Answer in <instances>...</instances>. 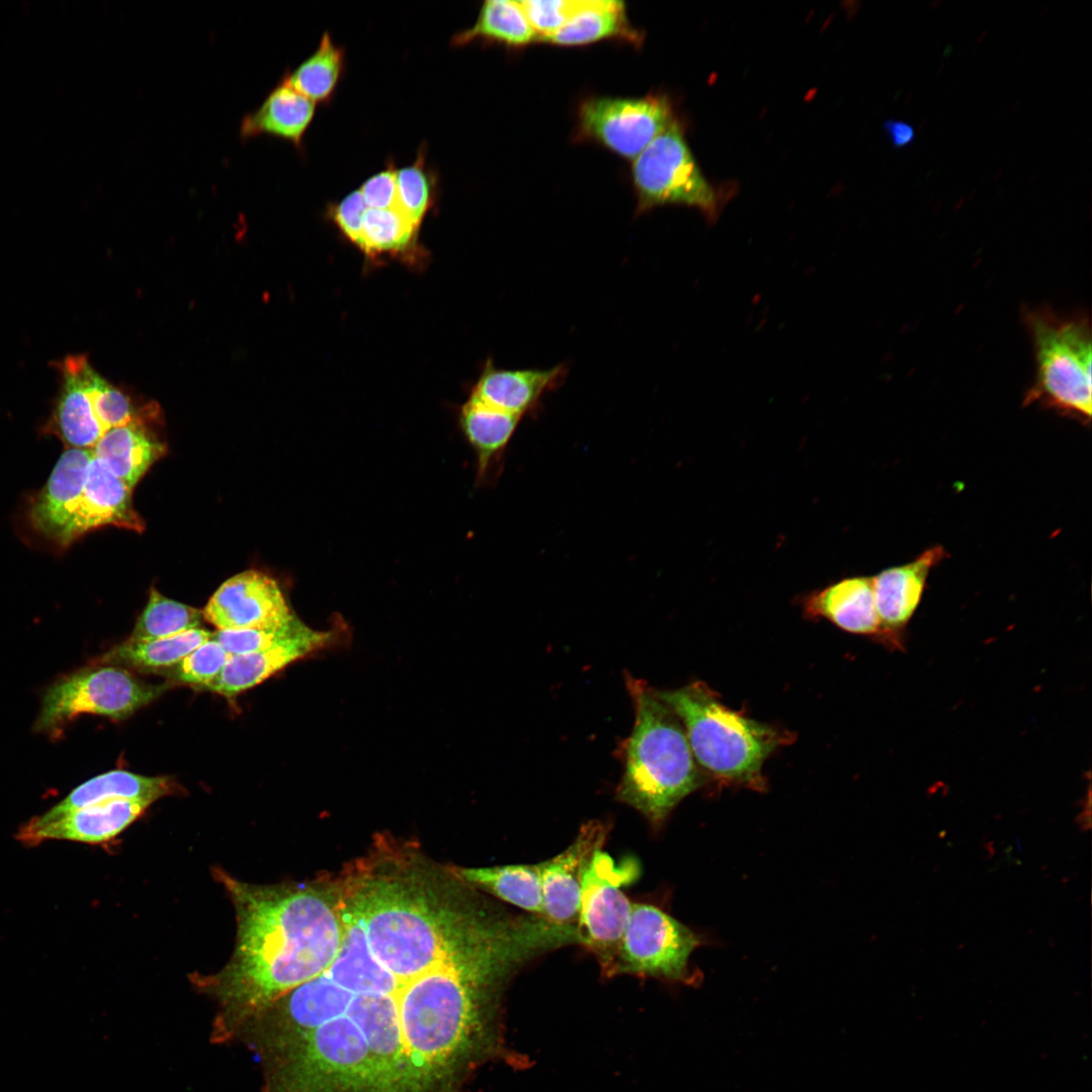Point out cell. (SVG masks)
Returning <instances> with one entry per match:
<instances>
[{
	"instance_id": "cell-9",
	"label": "cell",
	"mask_w": 1092,
	"mask_h": 1092,
	"mask_svg": "<svg viewBox=\"0 0 1092 1092\" xmlns=\"http://www.w3.org/2000/svg\"><path fill=\"white\" fill-rule=\"evenodd\" d=\"M675 120L669 98L589 97L577 109L575 142H594L627 160L636 159Z\"/></svg>"
},
{
	"instance_id": "cell-27",
	"label": "cell",
	"mask_w": 1092,
	"mask_h": 1092,
	"mask_svg": "<svg viewBox=\"0 0 1092 1092\" xmlns=\"http://www.w3.org/2000/svg\"><path fill=\"white\" fill-rule=\"evenodd\" d=\"M211 637V632L197 628L167 638L149 641L126 640L105 654L102 661L148 670L169 668Z\"/></svg>"
},
{
	"instance_id": "cell-36",
	"label": "cell",
	"mask_w": 1092,
	"mask_h": 1092,
	"mask_svg": "<svg viewBox=\"0 0 1092 1092\" xmlns=\"http://www.w3.org/2000/svg\"><path fill=\"white\" fill-rule=\"evenodd\" d=\"M367 206L358 190L345 196L331 209V215L340 231L357 246L359 245L364 214Z\"/></svg>"
},
{
	"instance_id": "cell-29",
	"label": "cell",
	"mask_w": 1092,
	"mask_h": 1092,
	"mask_svg": "<svg viewBox=\"0 0 1092 1092\" xmlns=\"http://www.w3.org/2000/svg\"><path fill=\"white\" fill-rule=\"evenodd\" d=\"M202 611L173 601L152 588L129 641H149L172 637L200 628Z\"/></svg>"
},
{
	"instance_id": "cell-7",
	"label": "cell",
	"mask_w": 1092,
	"mask_h": 1092,
	"mask_svg": "<svg viewBox=\"0 0 1092 1092\" xmlns=\"http://www.w3.org/2000/svg\"><path fill=\"white\" fill-rule=\"evenodd\" d=\"M118 665L85 668L56 681L46 692L34 728L50 731L81 715L124 719L163 692Z\"/></svg>"
},
{
	"instance_id": "cell-31",
	"label": "cell",
	"mask_w": 1092,
	"mask_h": 1092,
	"mask_svg": "<svg viewBox=\"0 0 1092 1092\" xmlns=\"http://www.w3.org/2000/svg\"><path fill=\"white\" fill-rule=\"evenodd\" d=\"M396 209L419 225L433 195L432 180L421 155L415 164L396 170Z\"/></svg>"
},
{
	"instance_id": "cell-37",
	"label": "cell",
	"mask_w": 1092,
	"mask_h": 1092,
	"mask_svg": "<svg viewBox=\"0 0 1092 1092\" xmlns=\"http://www.w3.org/2000/svg\"><path fill=\"white\" fill-rule=\"evenodd\" d=\"M367 208H396V170L387 168L369 179L359 189Z\"/></svg>"
},
{
	"instance_id": "cell-20",
	"label": "cell",
	"mask_w": 1092,
	"mask_h": 1092,
	"mask_svg": "<svg viewBox=\"0 0 1092 1092\" xmlns=\"http://www.w3.org/2000/svg\"><path fill=\"white\" fill-rule=\"evenodd\" d=\"M174 786L167 777H147L123 769L109 770L79 785L51 810L31 820L50 822L74 810L112 798L153 804L171 794Z\"/></svg>"
},
{
	"instance_id": "cell-33",
	"label": "cell",
	"mask_w": 1092,
	"mask_h": 1092,
	"mask_svg": "<svg viewBox=\"0 0 1092 1092\" xmlns=\"http://www.w3.org/2000/svg\"><path fill=\"white\" fill-rule=\"evenodd\" d=\"M303 623L295 616L286 624L261 629L216 630L212 638L230 655L252 653L266 649L295 632Z\"/></svg>"
},
{
	"instance_id": "cell-3",
	"label": "cell",
	"mask_w": 1092,
	"mask_h": 1092,
	"mask_svg": "<svg viewBox=\"0 0 1092 1092\" xmlns=\"http://www.w3.org/2000/svg\"><path fill=\"white\" fill-rule=\"evenodd\" d=\"M657 692L682 723L699 765L721 780L763 786V762L784 742L783 734L724 706L701 681Z\"/></svg>"
},
{
	"instance_id": "cell-19",
	"label": "cell",
	"mask_w": 1092,
	"mask_h": 1092,
	"mask_svg": "<svg viewBox=\"0 0 1092 1092\" xmlns=\"http://www.w3.org/2000/svg\"><path fill=\"white\" fill-rule=\"evenodd\" d=\"M809 618H823L859 635L881 634L873 576H850L808 594L803 599Z\"/></svg>"
},
{
	"instance_id": "cell-1",
	"label": "cell",
	"mask_w": 1092,
	"mask_h": 1092,
	"mask_svg": "<svg viewBox=\"0 0 1092 1092\" xmlns=\"http://www.w3.org/2000/svg\"><path fill=\"white\" fill-rule=\"evenodd\" d=\"M237 919L234 953L216 974L196 978L218 1003L217 1033L238 1032L273 1002L317 977L342 942L337 901L308 886L256 885L213 872Z\"/></svg>"
},
{
	"instance_id": "cell-28",
	"label": "cell",
	"mask_w": 1092,
	"mask_h": 1092,
	"mask_svg": "<svg viewBox=\"0 0 1092 1092\" xmlns=\"http://www.w3.org/2000/svg\"><path fill=\"white\" fill-rule=\"evenodd\" d=\"M344 65V50L325 32L316 51L281 81L315 104L327 102L336 90Z\"/></svg>"
},
{
	"instance_id": "cell-17",
	"label": "cell",
	"mask_w": 1092,
	"mask_h": 1092,
	"mask_svg": "<svg viewBox=\"0 0 1092 1092\" xmlns=\"http://www.w3.org/2000/svg\"><path fill=\"white\" fill-rule=\"evenodd\" d=\"M92 458V449L68 448L31 504L33 528L59 545L78 508Z\"/></svg>"
},
{
	"instance_id": "cell-11",
	"label": "cell",
	"mask_w": 1092,
	"mask_h": 1092,
	"mask_svg": "<svg viewBox=\"0 0 1092 1092\" xmlns=\"http://www.w3.org/2000/svg\"><path fill=\"white\" fill-rule=\"evenodd\" d=\"M54 366L60 375V390L46 430L69 448L93 449L106 433L94 400L101 375L83 354L68 355Z\"/></svg>"
},
{
	"instance_id": "cell-34",
	"label": "cell",
	"mask_w": 1092,
	"mask_h": 1092,
	"mask_svg": "<svg viewBox=\"0 0 1092 1092\" xmlns=\"http://www.w3.org/2000/svg\"><path fill=\"white\" fill-rule=\"evenodd\" d=\"M539 41L563 27L589 0L518 1Z\"/></svg>"
},
{
	"instance_id": "cell-12",
	"label": "cell",
	"mask_w": 1092,
	"mask_h": 1092,
	"mask_svg": "<svg viewBox=\"0 0 1092 1092\" xmlns=\"http://www.w3.org/2000/svg\"><path fill=\"white\" fill-rule=\"evenodd\" d=\"M342 629L316 631L302 624L295 632L272 646L246 654L232 655L219 674L205 689L224 697H235L254 688L288 664L332 646Z\"/></svg>"
},
{
	"instance_id": "cell-23",
	"label": "cell",
	"mask_w": 1092,
	"mask_h": 1092,
	"mask_svg": "<svg viewBox=\"0 0 1092 1092\" xmlns=\"http://www.w3.org/2000/svg\"><path fill=\"white\" fill-rule=\"evenodd\" d=\"M110 471L132 488L165 453V446L138 419L108 430L92 449Z\"/></svg>"
},
{
	"instance_id": "cell-26",
	"label": "cell",
	"mask_w": 1092,
	"mask_h": 1092,
	"mask_svg": "<svg viewBox=\"0 0 1092 1092\" xmlns=\"http://www.w3.org/2000/svg\"><path fill=\"white\" fill-rule=\"evenodd\" d=\"M481 40L510 48H524L539 38L518 1H484L473 25L456 33L452 44L461 47Z\"/></svg>"
},
{
	"instance_id": "cell-25",
	"label": "cell",
	"mask_w": 1092,
	"mask_h": 1092,
	"mask_svg": "<svg viewBox=\"0 0 1092 1092\" xmlns=\"http://www.w3.org/2000/svg\"><path fill=\"white\" fill-rule=\"evenodd\" d=\"M452 873L458 880L532 915L543 916L544 914L538 864L455 868Z\"/></svg>"
},
{
	"instance_id": "cell-38",
	"label": "cell",
	"mask_w": 1092,
	"mask_h": 1092,
	"mask_svg": "<svg viewBox=\"0 0 1092 1092\" xmlns=\"http://www.w3.org/2000/svg\"><path fill=\"white\" fill-rule=\"evenodd\" d=\"M883 128L891 146L897 150L908 148L916 141L915 128L908 121L890 118L884 122Z\"/></svg>"
},
{
	"instance_id": "cell-10",
	"label": "cell",
	"mask_w": 1092,
	"mask_h": 1092,
	"mask_svg": "<svg viewBox=\"0 0 1092 1092\" xmlns=\"http://www.w3.org/2000/svg\"><path fill=\"white\" fill-rule=\"evenodd\" d=\"M202 616L217 630L270 628L295 617L278 582L258 570L225 580L209 599Z\"/></svg>"
},
{
	"instance_id": "cell-24",
	"label": "cell",
	"mask_w": 1092,
	"mask_h": 1092,
	"mask_svg": "<svg viewBox=\"0 0 1092 1092\" xmlns=\"http://www.w3.org/2000/svg\"><path fill=\"white\" fill-rule=\"evenodd\" d=\"M607 39H620L635 48L643 42V33L629 21L622 1L589 0L563 27L542 41L576 47Z\"/></svg>"
},
{
	"instance_id": "cell-16",
	"label": "cell",
	"mask_w": 1092,
	"mask_h": 1092,
	"mask_svg": "<svg viewBox=\"0 0 1092 1092\" xmlns=\"http://www.w3.org/2000/svg\"><path fill=\"white\" fill-rule=\"evenodd\" d=\"M568 371L566 363L543 369H504L488 361L469 397L523 419L535 414L543 398L564 383Z\"/></svg>"
},
{
	"instance_id": "cell-15",
	"label": "cell",
	"mask_w": 1092,
	"mask_h": 1092,
	"mask_svg": "<svg viewBox=\"0 0 1092 1092\" xmlns=\"http://www.w3.org/2000/svg\"><path fill=\"white\" fill-rule=\"evenodd\" d=\"M107 525L136 532L145 529L132 505L131 488L93 455L78 508L64 533L61 546H67L86 532Z\"/></svg>"
},
{
	"instance_id": "cell-8",
	"label": "cell",
	"mask_w": 1092,
	"mask_h": 1092,
	"mask_svg": "<svg viewBox=\"0 0 1092 1092\" xmlns=\"http://www.w3.org/2000/svg\"><path fill=\"white\" fill-rule=\"evenodd\" d=\"M701 937L660 908L633 904L624 932L614 976L631 974L692 984L697 977L690 968Z\"/></svg>"
},
{
	"instance_id": "cell-21",
	"label": "cell",
	"mask_w": 1092,
	"mask_h": 1092,
	"mask_svg": "<svg viewBox=\"0 0 1092 1092\" xmlns=\"http://www.w3.org/2000/svg\"><path fill=\"white\" fill-rule=\"evenodd\" d=\"M315 110V103L280 81L263 103L240 125L243 140L269 134L299 148Z\"/></svg>"
},
{
	"instance_id": "cell-22",
	"label": "cell",
	"mask_w": 1092,
	"mask_h": 1092,
	"mask_svg": "<svg viewBox=\"0 0 1092 1092\" xmlns=\"http://www.w3.org/2000/svg\"><path fill=\"white\" fill-rule=\"evenodd\" d=\"M522 418L471 397L460 411L464 437L476 455L477 480L485 481L499 464Z\"/></svg>"
},
{
	"instance_id": "cell-35",
	"label": "cell",
	"mask_w": 1092,
	"mask_h": 1092,
	"mask_svg": "<svg viewBox=\"0 0 1092 1092\" xmlns=\"http://www.w3.org/2000/svg\"><path fill=\"white\" fill-rule=\"evenodd\" d=\"M94 400L98 419L106 432L138 419L129 396L102 376L97 383Z\"/></svg>"
},
{
	"instance_id": "cell-5",
	"label": "cell",
	"mask_w": 1092,
	"mask_h": 1092,
	"mask_svg": "<svg viewBox=\"0 0 1092 1092\" xmlns=\"http://www.w3.org/2000/svg\"><path fill=\"white\" fill-rule=\"evenodd\" d=\"M639 873L635 858L616 861L602 846L593 852L582 874L575 924L577 938L597 957L608 977L614 976L633 906L622 889L635 882Z\"/></svg>"
},
{
	"instance_id": "cell-18",
	"label": "cell",
	"mask_w": 1092,
	"mask_h": 1092,
	"mask_svg": "<svg viewBox=\"0 0 1092 1092\" xmlns=\"http://www.w3.org/2000/svg\"><path fill=\"white\" fill-rule=\"evenodd\" d=\"M945 555L944 548L937 545L911 562L887 568L873 576L881 635L890 637L904 630L921 601L930 570Z\"/></svg>"
},
{
	"instance_id": "cell-13",
	"label": "cell",
	"mask_w": 1092,
	"mask_h": 1092,
	"mask_svg": "<svg viewBox=\"0 0 1092 1092\" xmlns=\"http://www.w3.org/2000/svg\"><path fill=\"white\" fill-rule=\"evenodd\" d=\"M607 831L600 823L583 825L573 842L557 855L538 863L543 917L557 925H575L583 871L593 852L604 845Z\"/></svg>"
},
{
	"instance_id": "cell-6",
	"label": "cell",
	"mask_w": 1092,
	"mask_h": 1092,
	"mask_svg": "<svg viewBox=\"0 0 1092 1092\" xmlns=\"http://www.w3.org/2000/svg\"><path fill=\"white\" fill-rule=\"evenodd\" d=\"M635 214L663 205H687L713 217L719 198L702 174L675 119L632 163Z\"/></svg>"
},
{
	"instance_id": "cell-14",
	"label": "cell",
	"mask_w": 1092,
	"mask_h": 1092,
	"mask_svg": "<svg viewBox=\"0 0 1092 1092\" xmlns=\"http://www.w3.org/2000/svg\"><path fill=\"white\" fill-rule=\"evenodd\" d=\"M151 803L126 799H106L46 823L29 820L23 825L17 839L24 844L34 845L47 839H65L85 843L108 841L131 823L150 807Z\"/></svg>"
},
{
	"instance_id": "cell-32",
	"label": "cell",
	"mask_w": 1092,
	"mask_h": 1092,
	"mask_svg": "<svg viewBox=\"0 0 1092 1092\" xmlns=\"http://www.w3.org/2000/svg\"><path fill=\"white\" fill-rule=\"evenodd\" d=\"M231 656L211 637L174 665L171 675L178 681L205 688L219 674Z\"/></svg>"
},
{
	"instance_id": "cell-2",
	"label": "cell",
	"mask_w": 1092,
	"mask_h": 1092,
	"mask_svg": "<svg viewBox=\"0 0 1092 1092\" xmlns=\"http://www.w3.org/2000/svg\"><path fill=\"white\" fill-rule=\"evenodd\" d=\"M635 722L624 744L617 798L660 826L703 784L682 723L646 681L628 674Z\"/></svg>"
},
{
	"instance_id": "cell-30",
	"label": "cell",
	"mask_w": 1092,
	"mask_h": 1092,
	"mask_svg": "<svg viewBox=\"0 0 1092 1092\" xmlns=\"http://www.w3.org/2000/svg\"><path fill=\"white\" fill-rule=\"evenodd\" d=\"M418 226L396 208H367L358 246L369 254L401 251Z\"/></svg>"
},
{
	"instance_id": "cell-4",
	"label": "cell",
	"mask_w": 1092,
	"mask_h": 1092,
	"mask_svg": "<svg viewBox=\"0 0 1092 1092\" xmlns=\"http://www.w3.org/2000/svg\"><path fill=\"white\" fill-rule=\"evenodd\" d=\"M1034 379L1023 404L1038 403L1083 423L1091 420V326L1085 314L1060 315L1049 307L1026 309Z\"/></svg>"
}]
</instances>
